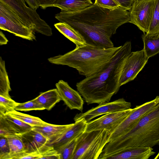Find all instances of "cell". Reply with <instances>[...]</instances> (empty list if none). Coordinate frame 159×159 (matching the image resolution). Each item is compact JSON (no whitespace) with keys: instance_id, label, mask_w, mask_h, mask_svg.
I'll list each match as a JSON object with an SVG mask.
<instances>
[{"instance_id":"cell-37","label":"cell","mask_w":159,"mask_h":159,"mask_svg":"<svg viewBox=\"0 0 159 159\" xmlns=\"http://www.w3.org/2000/svg\"><path fill=\"white\" fill-rule=\"evenodd\" d=\"M29 7L34 10H36L39 7L37 0H25Z\"/></svg>"},{"instance_id":"cell-36","label":"cell","mask_w":159,"mask_h":159,"mask_svg":"<svg viewBox=\"0 0 159 159\" xmlns=\"http://www.w3.org/2000/svg\"><path fill=\"white\" fill-rule=\"evenodd\" d=\"M57 0H37L39 7L43 9L49 7H54L55 2Z\"/></svg>"},{"instance_id":"cell-30","label":"cell","mask_w":159,"mask_h":159,"mask_svg":"<svg viewBox=\"0 0 159 159\" xmlns=\"http://www.w3.org/2000/svg\"><path fill=\"white\" fill-rule=\"evenodd\" d=\"M10 148L7 137L0 136V159H8Z\"/></svg>"},{"instance_id":"cell-24","label":"cell","mask_w":159,"mask_h":159,"mask_svg":"<svg viewBox=\"0 0 159 159\" xmlns=\"http://www.w3.org/2000/svg\"><path fill=\"white\" fill-rule=\"evenodd\" d=\"M11 90L10 82L7 72L5 61L0 58V95L11 98L9 92Z\"/></svg>"},{"instance_id":"cell-16","label":"cell","mask_w":159,"mask_h":159,"mask_svg":"<svg viewBox=\"0 0 159 159\" xmlns=\"http://www.w3.org/2000/svg\"><path fill=\"white\" fill-rule=\"evenodd\" d=\"M152 148L135 147L128 148L107 159H148L155 152Z\"/></svg>"},{"instance_id":"cell-13","label":"cell","mask_w":159,"mask_h":159,"mask_svg":"<svg viewBox=\"0 0 159 159\" xmlns=\"http://www.w3.org/2000/svg\"><path fill=\"white\" fill-rule=\"evenodd\" d=\"M87 123L84 119L75 121L69 128L50 140L51 145L60 153L71 141L85 131Z\"/></svg>"},{"instance_id":"cell-33","label":"cell","mask_w":159,"mask_h":159,"mask_svg":"<svg viewBox=\"0 0 159 159\" xmlns=\"http://www.w3.org/2000/svg\"><path fill=\"white\" fill-rule=\"evenodd\" d=\"M94 3L99 6L109 8H116L120 7L114 0H95Z\"/></svg>"},{"instance_id":"cell-21","label":"cell","mask_w":159,"mask_h":159,"mask_svg":"<svg viewBox=\"0 0 159 159\" xmlns=\"http://www.w3.org/2000/svg\"><path fill=\"white\" fill-rule=\"evenodd\" d=\"M55 28L65 37L75 43L76 46L86 44L82 36L68 25L60 22L54 25Z\"/></svg>"},{"instance_id":"cell-7","label":"cell","mask_w":159,"mask_h":159,"mask_svg":"<svg viewBox=\"0 0 159 159\" xmlns=\"http://www.w3.org/2000/svg\"><path fill=\"white\" fill-rule=\"evenodd\" d=\"M0 28L29 40L35 39L34 31L28 27L7 4L0 1Z\"/></svg>"},{"instance_id":"cell-17","label":"cell","mask_w":159,"mask_h":159,"mask_svg":"<svg viewBox=\"0 0 159 159\" xmlns=\"http://www.w3.org/2000/svg\"><path fill=\"white\" fill-rule=\"evenodd\" d=\"M93 4L91 0H57L54 7L60 8L61 12L70 13L82 10Z\"/></svg>"},{"instance_id":"cell-34","label":"cell","mask_w":159,"mask_h":159,"mask_svg":"<svg viewBox=\"0 0 159 159\" xmlns=\"http://www.w3.org/2000/svg\"><path fill=\"white\" fill-rule=\"evenodd\" d=\"M41 154L36 153H28L24 151L14 157L13 159H40Z\"/></svg>"},{"instance_id":"cell-20","label":"cell","mask_w":159,"mask_h":159,"mask_svg":"<svg viewBox=\"0 0 159 159\" xmlns=\"http://www.w3.org/2000/svg\"><path fill=\"white\" fill-rule=\"evenodd\" d=\"M142 38L143 43V49L149 58L159 53V33H145Z\"/></svg>"},{"instance_id":"cell-22","label":"cell","mask_w":159,"mask_h":159,"mask_svg":"<svg viewBox=\"0 0 159 159\" xmlns=\"http://www.w3.org/2000/svg\"><path fill=\"white\" fill-rule=\"evenodd\" d=\"M16 134H22L33 129V126L8 114L0 116Z\"/></svg>"},{"instance_id":"cell-18","label":"cell","mask_w":159,"mask_h":159,"mask_svg":"<svg viewBox=\"0 0 159 159\" xmlns=\"http://www.w3.org/2000/svg\"><path fill=\"white\" fill-rule=\"evenodd\" d=\"M73 123L65 125H56L47 123L42 125L33 126V129L41 133L50 140L66 130Z\"/></svg>"},{"instance_id":"cell-5","label":"cell","mask_w":159,"mask_h":159,"mask_svg":"<svg viewBox=\"0 0 159 159\" xmlns=\"http://www.w3.org/2000/svg\"><path fill=\"white\" fill-rule=\"evenodd\" d=\"M110 135L106 129L84 131L77 139L72 159H98Z\"/></svg>"},{"instance_id":"cell-31","label":"cell","mask_w":159,"mask_h":159,"mask_svg":"<svg viewBox=\"0 0 159 159\" xmlns=\"http://www.w3.org/2000/svg\"><path fill=\"white\" fill-rule=\"evenodd\" d=\"M16 134L7 123L3 117L0 116V136L7 137Z\"/></svg>"},{"instance_id":"cell-39","label":"cell","mask_w":159,"mask_h":159,"mask_svg":"<svg viewBox=\"0 0 159 159\" xmlns=\"http://www.w3.org/2000/svg\"><path fill=\"white\" fill-rule=\"evenodd\" d=\"M154 159H159V152L154 158Z\"/></svg>"},{"instance_id":"cell-27","label":"cell","mask_w":159,"mask_h":159,"mask_svg":"<svg viewBox=\"0 0 159 159\" xmlns=\"http://www.w3.org/2000/svg\"><path fill=\"white\" fill-rule=\"evenodd\" d=\"M159 33V0H155L152 17L147 33Z\"/></svg>"},{"instance_id":"cell-3","label":"cell","mask_w":159,"mask_h":159,"mask_svg":"<svg viewBox=\"0 0 159 159\" xmlns=\"http://www.w3.org/2000/svg\"><path fill=\"white\" fill-rule=\"evenodd\" d=\"M159 145V103L144 115L136 125L125 134L109 141L105 146L99 159H107L128 148H152Z\"/></svg>"},{"instance_id":"cell-8","label":"cell","mask_w":159,"mask_h":159,"mask_svg":"<svg viewBox=\"0 0 159 159\" xmlns=\"http://www.w3.org/2000/svg\"><path fill=\"white\" fill-rule=\"evenodd\" d=\"M159 103V96L153 100L136 106L125 120L111 134L110 141L126 134L134 127L141 119Z\"/></svg>"},{"instance_id":"cell-25","label":"cell","mask_w":159,"mask_h":159,"mask_svg":"<svg viewBox=\"0 0 159 159\" xmlns=\"http://www.w3.org/2000/svg\"><path fill=\"white\" fill-rule=\"evenodd\" d=\"M32 126L42 125L47 123L39 117L22 113L15 110L8 114Z\"/></svg>"},{"instance_id":"cell-23","label":"cell","mask_w":159,"mask_h":159,"mask_svg":"<svg viewBox=\"0 0 159 159\" xmlns=\"http://www.w3.org/2000/svg\"><path fill=\"white\" fill-rule=\"evenodd\" d=\"M10 148L8 159H13L15 156L25 151L21 134H16L7 137Z\"/></svg>"},{"instance_id":"cell-26","label":"cell","mask_w":159,"mask_h":159,"mask_svg":"<svg viewBox=\"0 0 159 159\" xmlns=\"http://www.w3.org/2000/svg\"><path fill=\"white\" fill-rule=\"evenodd\" d=\"M18 103L11 98H7L0 95V116L7 114L15 110Z\"/></svg>"},{"instance_id":"cell-38","label":"cell","mask_w":159,"mask_h":159,"mask_svg":"<svg viewBox=\"0 0 159 159\" xmlns=\"http://www.w3.org/2000/svg\"><path fill=\"white\" fill-rule=\"evenodd\" d=\"M8 42L7 39L5 37L2 32L0 31V44L2 45L7 43Z\"/></svg>"},{"instance_id":"cell-10","label":"cell","mask_w":159,"mask_h":159,"mask_svg":"<svg viewBox=\"0 0 159 159\" xmlns=\"http://www.w3.org/2000/svg\"><path fill=\"white\" fill-rule=\"evenodd\" d=\"M148 59L143 49L131 52L124 65L120 80V86L134 80L144 67Z\"/></svg>"},{"instance_id":"cell-1","label":"cell","mask_w":159,"mask_h":159,"mask_svg":"<svg viewBox=\"0 0 159 159\" xmlns=\"http://www.w3.org/2000/svg\"><path fill=\"white\" fill-rule=\"evenodd\" d=\"M55 17L79 33L86 44L105 48L114 47L111 36L120 26L130 21L129 12L124 8H109L94 3L78 11L60 12Z\"/></svg>"},{"instance_id":"cell-2","label":"cell","mask_w":159,"mask_h":159,"mask_svg":"<svg viewBox=\"0 0 159 159\" xmlns=\"http://www.w3.org/2000/svg\"><path fill=\"white\" fill-rule=\"evenodd\" d=\"M131 47V41H126L101 69L76 83L78 91L88 105L109 102L118 92L121 73Z\"/></svg>"},{"instance_id":"cell-14","label":"cell","mask_w":159,"mask_h":159,"mask_svg":"<svg viewBox=\"0 0 159 159\" xmlns=\"http://www.w3.org/2000/svg\"><path fill=\"white\" fill-rule=\"evenodd\" d=\"M21 135L26 152L42 154L52 146L49 139L33 129Z\"/></svg>"},{"instance_id":"cell-4","label":"cell","mask_w":159,"mask_h":159,"mask_svg":"<svg viewBox=\"0 0 159 159\" xmlns=\"http://www.w3.org/2000/svg\"><path fill=\"white\" fill-rule=\"evenodd\" d=\"M121 47L102 48L86 44L76 46L73 50L63 55L52 57L48 60L52 64L75 68L80 75L86 77L101 69Z\"/></svg>"},{"instance_id":"cell-29","label":"cell","mask_w":159,"mask_h":159,"mask_svg":"<svg viewBox=\"0 0 159 159\" xmlns=\"http://www.w3.org/2000/svg\"><path fill=\"white\" fill-rule=\"evenodd\" d=\"M77 139L71 141L60 152L61 159H72L76 146Z\"/></svg>"},{"instance_id":"cell-9","label":"cell","mask_w":159,"mask_h":159,"mask_svg":"<svg viewBox=\"0 0 159 159\" xmlns=\"http://www.w3.org/2000/svg\"><path fill=\"white\" fill-rule=\"evenodd\" d=\"M155 0H134L129 11V22L136 25L144 34L148 31Z\"/></svg>"},{"instance_id":"cell-12","label":"cell","mask_w":159,"mask_h":159,"mask_svg":"<svg viewBox=\"0 0 159 159\" xmlns=\"http://www.w3.org/2000/svg\"><path fill=\"white\" fill-rule=\"evenodd\" d=\"M133 108L121 111L110 113L103 115L96 119L87 122L85 131L106 129L111 134L125 120Z\"/></svg>"},{"instance_id":"cell-32","label":"cell","mask_w":159,"mask_h":159,"mask_svg":"<svg viewBox=\"0 0 159 159\" xmlns=\"http://www.w3.org/2000/svg\"><path fill=\"white\" fill-rule=\"evenodd\" d=\"M40 159H61V155L52 146L42 154Z\"/></svg>"},{"instance_id":"cell-35","label":"cell","mask_w":159,"mask_h":159,"mask_svg":"<svg viewBox=\"0 0 159 159\" xmlns=\"http://www.w3.org/2000/svg\"><path fill=\"white\" fill-rule=\"evenodd\" d=\"M119 6L127 11H129L134 0H114Z\"/></svg>"},{"instance_id":"cell-6","label":"cell","mask_w":159,"mask_h":159,"mask_svg":"<svg viewBox=\"0 0 159 159\" xmlns=\"http://www.w3.org/2000/svg\"><path fill=\"white\" fill-rule=\"evenodd\" d=\"M9 7L29 28L47 36L52 34L50 27L41 18L36 10L27 7L25 0H0Z\"/></svg>"},{"instance_id":"cell-19","label":"cell","mask_w":159,"mask_h":159,"mask_svg":"<svg viewBox=\"0 0 159 159\" xmlns=\"http://www.w3.org/2000/svg\"><path fill=\"white\" fill-rule=\"evenodd\" d=\"M35 99L45 109L48 110H51L61 100L56 88L41 93Z\"/></svg>"},{"instance_id":"cell-15","label":"cell","mask_w":159,"mask_h":159,"mask_svg":"<svg viewBox=\"0 0 159 159\" xmlns=\"http://www.w3.org/2000/svg\"><path fill=\"white\" fill-rule=\"evenodd\" d=\"M56 87L61 100L71 110L76 109L82 112L84 102L80 93L71 88L62 80L56 83Z\"/></svg>"},{"instance_id":"cell-11","label":"cell","mask_w":159,"mask_h":159,"mask_svg":"<svg viewBox=\"0 0 159 159\" xmlns=\"http://www.w3.org/2000/svg\"><path fill=\"white\" fill-rule=\"evenodd\" d=\"M131 103L123 98L111 102H105L93 108L84 113L77 114L74 118L75 121L84 119L87 122L93 118L102 115L121 111L130 109Z\"/></svg>"},{"instance_id":"cell-28","label":"cell","mask_w":159,"mask_h":159,"mask_svg":"<svg viewBox=\"0 0 159 159\" xmlns=\"http://www.w3.org/2000/svg\"><path fill=\"white\" fill-rule=\"evenodd\" d=\"M15 110L17 111H27L31 110H42L45 109L34 98L24 103H19Z\"/></svg>"}]
</instances>
